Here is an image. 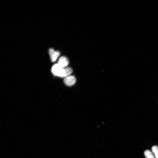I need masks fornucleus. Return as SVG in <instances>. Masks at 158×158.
<instances>
[{"label":"nucleus","mask_w":158,"mask_h":158,"mask_svg":"<svg viewBox=\"0 0 158 158\" xmlns=\"http://www.w3.org/2000/svg\"><path fill=\"white\" fill-rule=\"evenodd\" d=\"M152 150L155 158H158V147L154 146L152 148Z\"/></svg>","instance_id":"obj_6"},{"label":"nucleus","mask_w":158,"mask_h":158,"mask_svg":"<svg viewBox=\"0 0 158 158\" xmlns=\"http://www.w3.org/2000/svg\"><path fill=\"white\" fill-rule=\"evenodd\" d=\"M49 52L51 60L53 62H55L60 55L59 51H56L52 48L50 49Z\"/></svg>","instance_id":"obj_3"},{"label":"nucleus","mask_w":158,"mask_h":158,"mask_svg":"<svg viewBox=\"0 0 158 158\" xmlns=\"http://www.w3.org/2000/svg\"><path fill=\"white\" fill-rule=\"evenodd\" d=\"M57 63L61 67L64 68L66 67L68 65L69 61L66 57L62 56L59 58Z\"/></svg>","instance_id":"obj_4"},{"label":"nucleus","mask_w":158,"mask_h":158,"mask_svg":"<svg viewBox=\"0 0 158 158\" xmlns=\"http://www.w3.org/2000/svg\"><path fill=\"white\" fill-rule=\"evenodd\" d=\"M75 77L73 76L70 75L64 78L63 82L64 84L68 86H71L76 82Z\"/></svg>","instance_id":"obj_2"},{"label":"nucleus","mask_w":158,"mask_h":158,"mask_svg":"<svg viewBox=\"0 0 158 158\" xmlns=\"http://www.w3.org/2000/svg\"><path fill=\"white\" fill-rule=\"evenodd\" d=\"M51 71L52 73L55 76L61 78L65 77L64 68H61L57 63L52 66Z\"/></svg>","instance_id":"obj_1"},{"label":"nucleus","mask_w":158,"mask_h":158,"mask_svg":"<svg viewBox=\"0 0 158 158\" xmlns=\"http://www.w3.org/2000/svg\"><path fill=\"white\" fill-rule=\"evenodd\" d=\"M144 154L146 158H155L153 154L148 150H146L144 152Z\"/></svg>","instance_id":"obj_5"}]
</instances>
